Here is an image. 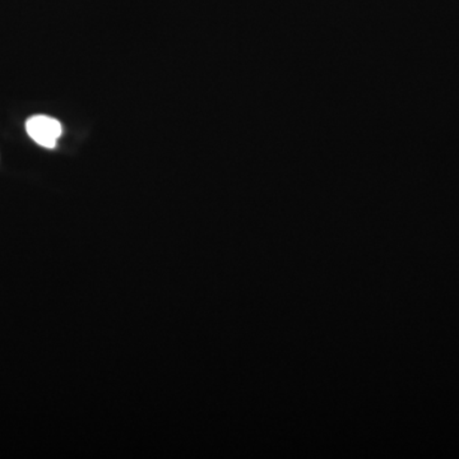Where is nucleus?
Wrapping results in <instances>:
<instances>
[{
	"instance_id": "f257e3e1",
	"label": "nucleus",
	"mask_w": 459,
	"mask_h": 459,
	"mask_svg": "<svg viewBox=\"0 0 459 459\" xmlns=\"http://www.w3.org/2000/svg\"><path fill=\"white\" fill-rule=\"evenodd\" d=\"M27 134L45 148H54L62 135V124L47 115H35L26 122Z\"/></svg>"
}]
</instances>
